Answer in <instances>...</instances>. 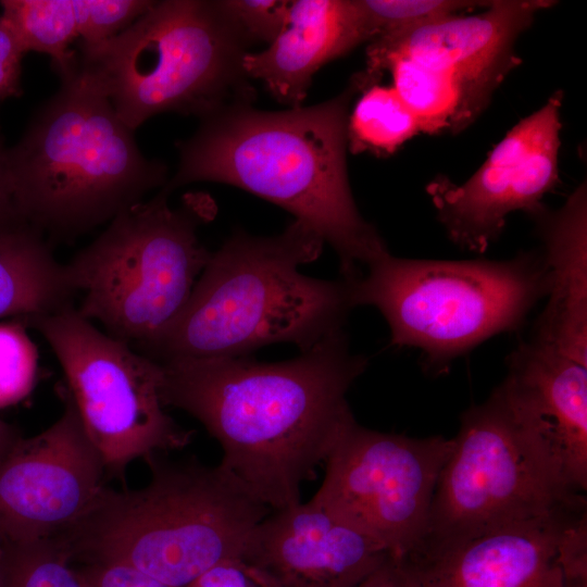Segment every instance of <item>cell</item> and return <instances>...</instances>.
<instances>
[{"mask_svg":"<svg viewBox=\"0 0 587 587\" xmlns=\"http://www.w3.org/2000/svg\"><path fill=\"white\" fill-rule=\"evenodd\" d=\"M29 321L59 360L64 389L107 472L124 479L133 461L189 445L192 430L162 402L160 363L100 332L73 305Z\"/></svg>","mask_w":587,"mask_h":587,"instance_id":"10","label":"cell"},{"mask_svg":"<svg viewBox=\"0 0 587 587\" xmlns=\"http://www.w3.org/2000/svg\"><path fill=\"white\" fill-rule=\"evenodd\" d=\"M249 45L220 0L154 1L116 36L80 45L76 61L135 130L160 113L202 120L251 101L242 70Z\"/></svg>","mask_w":587,"mask_h":587,"instance_id":"6","label":"cell"},{"mask_svg":"<svg viewBox=\"0 0 587 587\" xmlns=\"http://www.w3.org/2000/svg\"><path fill=\"white\" fill-rule=\"evenodd\" d=\"M563 92L521 120L494 147L482 166L463 184L438 177L427 186L437 217L449 238L483 253L502 233L507 216L525 211L533 217L559 182Z\"/></svg>","mask_w":587,"mask_h":587,"instance_id":"12","label":"cell"},{"mask_svg":"<svg viewBox=\"0 0 587 587\" xmlns=\"http://www.w3.org/2000/svg\"><path fill=\"white\" fill-rule=\"evenodd\" d=\"M170 193L162 188L117 214L64 264L72 287L83 292L77 312L140 350L183 310L211 255L197 229L211 218L212 204L191 197L172 208Z\"/></svg>","mask_w":587,"mask_h":587,"instance_id":"8","label":"cell"},{"mask_svg":"<svg viewBox=\"0 0 587 587\" xmlns=\"http://www.w3.org/2000/svg\"><path fill=\"white\" fill-rule=\"evenodd\" d=\"M186 587H278L261 569L242 558L224 560Z\"/></svg>","mask_w":587,"mask_h":587,"instance_id":"29","label":"cell"},{"mask_svg":"<svg viewBox=\"0 0 587 587\" xmlns=\"http://www.w3.org/2000/svg\"><path fill=\"white\" fill-rule=\"evenodd\" d=\"M410 560L427 587H587L586 497Z\"/></svg>","mask_w":587,"mask_h":587,"instance_id":"14","label":"cell"},{"mask_svg":"<svg viewBox=\"0 0 587 587\" xmlns=\"http://www.w3.org/2000/svg\"><path fill=\"white\" fill-rule=\"evenodd\" d=\"M249 43H270L282 30L289 2L283 0H220Z\"/></svg>","mask_w":587,"mask_h":587,"instance_id":"28","label":"cell"},{"mask_svg":"<svg viewBox=\"0 0 587 587\" xmlns=\"http://www.w3.org/2000/svg\"><path fill=\"white\" fill-rule=\"evenodd\" d=\"M453 446L441 435L410 437L362 426L341 432L311 499L390 555H414L425 538L439 474Z\"/></svg>","mask_w":587,"mask_h":587,"instance_id":"11","label":"cell"},{"mask_svg":"<svg viewBox=\"0 0 587 587\" xmlns=\"http://www.w3.org/2000/svg\"><path fill=\"white\" fill-rule=\"evenodd\" d=\"M38 110L8 166L24 221L70 238L110 222L167 183V168L146 158L102 88L77 66Z\"/></svg>","mask_w":587,"mask_h":587,"instance_id":"5","label":"cell"},{"mask_svg":"<svg viewBox=\"0 0 587 587\" xmlns=\"http://www.w3.org/2000/svg\"><path fill=\"white\" fill-rule=\"evenodd\" d=\"M164 407L197 419L220 444V464L270 509L301 502L302 484L354 420L347 400L369 361L345 328L291 360L185 358L160 363Z\"/></svg>","mask_w":587,"mask_h":587,"instance_id":"1","label":"cell"},{"mask_svg":"<svg viewBox=\"0 0 587 587\" xmlns=\"http://www.w3.org/2000/svg\"><path fill=\"white\" fill-rule=\"evenodd\" d=\"M0 20L13 33L23 50L51 57L59 76L76 63L70 47L78 38L74 0H3Z\"/></svg>","mask_w":587,"mask_h":587,"instance_id":"22","label":"cell"},{"mask_svg":"<svg viewBox=\"0 0 587 587\" xmlns=\"http://www.w3.org/2000/svg\"><path fill=\"white\" fill-rule=\"evenodd\" d=\"M75 294L40 232L23 224L0 235V319L59 312Z\"/></svg>","mask_w":587,"mask_h":587,"instance_id":"20","label":"cell"},{"mask_svg":"<svg viewBox=\"0 0 587 587\" xmlns=\"http://www.w3.org/2000/svg\"><path fill=\"white\" fill-rule=\"evenodd\" d=\"M354 587H427L409 558L389 555Z\"/></svg>","mask_w":587,"mask_h":587,"instance_id":"31","label":"cell"},{"mask_svg":"<svg viewBox=\"0 0 587 587\" xmlns=\"http://www.w3.org/2000/svg\"><path fill=\"white\" fill-rule=\"evenodd\" d=\"M367 41L357 0L290 1L279 34L259 52H247L242 70L289 108L301 107L314 74Z\"/></svg>","mask_w":587,"mask_h":587,"instance_id":"18","label":"cell"},{"mask_svg":"<svg viewBox=\"0 0 587 587\" xmlns=\"http://www.w3.org/2000/svg\"><path fill=\"white\" fill-rule=\"evenodd\" d=\"M20 438L17 430L0 419V463Z\"/></svg>","mask_w":587,"mask_h":587,"instance_id":"34","label":"cell"},{"mask_svg":"<svg viewBox=\"0 0 587 587\" xmlns=\"http://www.w3.org/2000/svg\"><path fill=\"white\" fill-rule=\"evenodd\" d=\"M359 78L338 96L312 107L258 110L228 104L202 118L179 142L171 192L195 182L238 187L263 198L315 230L336 251L340 276L359 277L388 252L376 228L360 214L347 170L350 103Z\"/></svg>","mask_w":587,"mask_h":587,"instance_id":"2","label":"cell"},{"mask_svg":"<svg viewBox=\"0 0 587 587\" xmlns=\"http://www.w3.org/2000/svg\"><path fill=\"white\" fill-rule=\"evenodd\" d=\"M385 71L391 73L392 88L414 115L421 133L455 135L472 123L448 76L404 58L389 60Z\"/></svg>","mask_w":587,"mask_h":587,"instance_id":"21","label":"cell"},{"mask_svg":"<svg viewBox=\"0 0 587 587\" xmlns=\"http://www.w3.org/2000/svg\"><path fill=\"white\" fill-rule=\"evenodd\" d=\"M27 224L17 205L8 166V149L0 134V235Z\"/></svg>","mask_w":587,"mask_h":587,"instance_id":"33","label":"cell"},{"mask_svg":"<svg viewBox=\"0 0 587 587\" xmlns=\"http://www.w3.org/2000/svg\"><path fill=\"white\" fill-rule=\"evenodd\" d=\"M2 587H84L59 538L0 544Z\"/></svg>","mask_w":587,"mask_h":587,"instance_id":"24","label":"cell"},{"mask_svg":"<svg viewBox=\"0 0 587 587\" xmlns=\"http://www.w3.org/2000/svg\"><path fill=\"white\" fill-rule=\"evenodd\" d=\"M76 571L84 587H174L121 564L84 563Z\"/></svg>","mask_w":587,"mask_h":587,"instance_id":"30","label":"cell"},{"mask_svg":"<svg viewBox=\"0 0 587 587\" xmlns=\"http://www.w3.org/2000/svg\"><path fill=\"white\" fill-rule=\"evenodd\" d=\"M25 51L0 20V101L22 92L21 70Z\"/></svg>","mask_w":587,"mask_h":587,"instance_id":"32","label":"cell"},{"mask_svg":"<svg viewBox=\"0 0 587 587\" xmlns=\"http://www.w3.org/2000/svg\"><path fill=\"white\" fill-rule=\"evenodd\" d=\"M153 3L148 0H74L80 45L96 46L116 36Z\"/></svg>","mask_w":587,"mask_h":587,"instance_id":"27","label":"cell"},{"mask_svg":"<svg viewBox=\"0 0 587 587\" xmlns=\"http://www.w3.org/2000/svg\"><path fill=\"white\" fill-rule=\"evenodd\" d=\"M498 386L558 483L587 489V366L532 339L508 357Z\"/></svg>","mask_w":587,"mask_h":587,"instance_id":"16","label":"cell"},{"mask_svg":"<svg viewBox=\"0 0 587 587\" xmlns=\"http://www.w3.org/2000/svg\"><path fill=\"white\" fill-rule=\"evenodd\" d=\"M367 42L397 36L439 20L486 8L491 1L357 0Z\"/></svg>","mask_w":587,"mask_h":587,"instance_id":"25","label":"cell"},{"mask_svg":"<svg viewBox=\"0 0 587 587\" xmlns=\"http://www.w3.org/2000/svg\"><path fill=\"white\" fill-rule=\"evenodd\" d=\"M549 0H496L480 13L455 14L410 32L373 40L366 49V71L374 84L385 64L404 58L448 76L460 91L473 122L494 91L521 59L515 52L520 35Z\"/></svg>","mask_w":587,"mask_h":587,"instance_id":"15","label":"cell"},{"mask_svg":"<svg viewBox=\"0 0 587 587\" xmlns=\"http://www.w3.org/2000/svg\"><path fill=\"white\" fill-rule=\"evenodd\" d=\"M441 469L425 538V559L491 529L536 517L579 496L565 490L497 387L460 417Z\"/></svg>","mask_w":587,"mask_h":587,"instance_id":"9","label":"cell"},{"mask_svg":"<svg viewBox=\"0 0 587 587\" xmlns=\"http://www.w3.org/2000/svg\"><path fill=\"white\" fill-rule=\"evenodd\" d=\"M0 587H2L1 572H0Z\"/></svg>","mask_w":587,"mask_h":587,"instance_id":"35","label":"cell"},{"mask_svg":"<svg viewBox=\"0 0 587 587\" xmlns=\"http://www.w3.org/2000/svg\"><path fill=\"white\" fill-rule=\"evenodd\" d=\"M37 370V350L24 326L1 323L0 409L20 402L32 391Z\"/></svg>","mask_w":587,"mask_h":587,"instance_id":"26","label":"cell"},{"mask_svg":"<svg viewBox=\"0 0 587 587\" xmlns=\"http://www.w3.org/2000/svg\"><path fill=\"white\" fill-rule=\"evenodd\" d=\"M548 290L541 250L500 261L405 259L388 251L352 279L354 307H375L389 325L390 344L419 349L434 374L521 327Z\"/></svg>","mask_w":587,"mask_h":587,"instance_id":"7","label":"cell"},{"mask_svg":"<svg viewBox=\"0 0 587 587\" xmlns=\"http://www.w3.org/2000/svg\"><path fill=\"white\" fill-rule=\"evenodd\" d=\"M47 429L21 437L0 463V542L55 538L74 527L103 489L104 464L65 389Z\"/></svg>","mask_w":587,"mask_h":587,"instance_id":"13","label":"cell"},{"mask_svg":"<svg viewBox=\"0 0 587 587\" xmlns=\"http://www.w3.org/2000/svg\"><path fill=\"white\" fill-rule=\"evenodd\" d=\"M390 554L312 500L273 510L242 559L278 587H354Z\"/></svg>","mask_w":587,"mask_h":587,"instance_id":"17","label":"cell"},{"mask_svg":"<svg viewBox=\"0 0 587 587\" xmlns=\"http://www.w3.org/2000/svg\"><path fill=\"white\" fill-rule=\"evenodd\" d=\"M146 462L145 487L104 486L86 515L58 537L73 562L126 565L186 587L217 563L243 557L270 507L220 463L162 453Z\"/></svg>","mask_w":587,"mask_h":587,"instance_id":"4","label":"cell"},{"mask_svg":"<svg viewBox=\"0 0 587 587\" xmlns=\"http://www.w3.org/2000/svg\"><path fill=\"white\" fill-rule=\"evenodd\" d=\"M323 245L297 220L271 237L235 232L211 253L183 310L141 354L158 363L237 358L278 342L305 351L345 328L355 308L351 279L299 272Z\"/></svg>","mask_w":587,"mask_h":587,"instance_id":"3","label":"cell"},{"mask_svg":"<svg viewBox=\"0 0 587 587\" xmlns=\"http://www.w3.org/2000/svg\"><path fill=\"white\" fill-rule=\"evenodd\" d=\"M549 273L548 302L533 341L587 366V195L580 185L557 212L534 216Z\"/></svg>","mask_w":587,"mask_h":587,"instance_id":"19","label":"cell"},{"mask_svg":"<svg viewBox=\"0 0 587 587\" xmlns=\"http://www.w3.org/2000/svg\"><path fill=\"white\" fill-rule=\"evenodd\" d=\"M419 133L414 115L395 89L373 84L363 89L349 113L348 150L389 155Z\"/></svg>","mask_w":587,"mask_h":587,"instance_id":"23","label":"cell"}]
</instances>
